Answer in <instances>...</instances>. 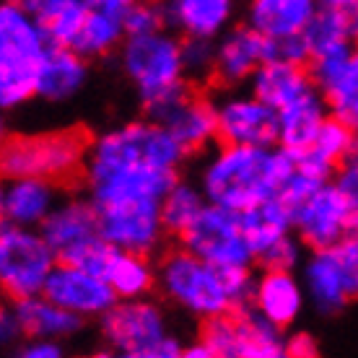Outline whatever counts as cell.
Here are the masks:
<instances>
[{"instance_id":"1","label":"cell","mask_w":358,"mask_h":358,"mask_svg":"<svg viewBox=\"0 0 358 358\" xmlns=\"http://www.w3.org/2000/svg\"><path fill=\"white\" fill-rule=\"evenodd\" d=\"M185 159L187 151L162 122L153 117L130 120L91 138L83 192L96 213L162 206Z\"/></svg>"},{"instance_id":"2","label":"cell","mask_w":358,"mask_h":358,"mask_svg":"<svg viewBox=\"0 0 358 358\" xmlns=\"http://www.w3.org/2000/svg\"><path fill=\"white\" fill-rule=\"evenodd\" d=\"M296 169V156L280 145L221 143L203 164L200 189L208 203L242 213L262 200L278 197Z\"/></svg>"},{"instance_id":"3","label":"cell","mask_w":358,"mask_h":358,"mask_svg":"<svg viewBox=\"0 0 358 358\" xmlns=\"http://www.w3.org/2000/svg\"><path fill=\"white\" fill-rule=\"evenodd\" d=\"M120 68L148 117L189 91L182 60V36L171 29L127 34L120 47Z\"/></svg>"},{"instance_id":"4","label":"cell","mask_w":358,"mask_h":358,"mask_svg":"<svg viewBox=\"0 0 358 358\" xmlns=\"http://www.w3.org/2000/svg\"><path fill=\"white\" fill-rule=\"evenodd\" d=\"M50 36L16 0L0 6V107L18 109L36 99V73Z\"/></svg>"},{"instance_id":"5","label":"cell","mask_w":358,"mask_h":358,"mask_svg":"<svg viewBox=\"0 0 358 358\" xmlns=\"http://www.w3.org/2000/svg\"><path fill=\"white\" fill-rule=\"evenodd\" d=\"M156 273L164 299L200 322L234 312L226 270L197 257L195 252L185 250L182 244L164 255L156 265Z\"/></svg>"},{"instance_id":"6","label":"cell","mask_w":358,"mask_h":358,"mask_svg":"<svg viewBox=\"0 0 358 358\" xmlns=\"http://www.w3.org/2000/svg\"><path fill=\"white\" fill-rule=\"evenodd\" d=\"M91 138L78 127L47 130L31 135H10L3 143V174L8 177H42L57 185L83 174Z\"/></svg>"},{"instance_id":"7","label":"cell","mask_w":358,"mask_h":358,"mask_svg":"<svg viewBox=\"0 0 358 358\" xmlns=\"http://www.w3.org/2000/svg\"><path fill=\"white\" fill-rule=\"evenodd\" d=\"M57 252L45 234L29 226L3 224L0 229V286L10 301L45 291L47 278L57 265Z\"/></svg>"},{"instance_id":"8","label":"cell","mask_w":358,"mask_h":358,"mask_svg":"<svg viewBox=\"0 0 358 358\" xmlns=\"http://www.w3.org/2000/svg\"><path fill=\"white\" fill-rule=\"evenodd\" d=\"M99 335L109 356L156 358V350L169 335L162 304L143 299H117L115 306L96 320Z\"/></svg>"},{"instance_id":"9","label":"cell","mask_w":358,"mask_h":358,"mask_svg":"<svg viewBox=\"0 0 358 358\" xmlns=\"http://www.w3.org/2000/svg\"><path fill=\"white\" fill-rule=\"evenodd\" d=\"M185 250L195 252L206 262H213L218 268H234V265H255V252L244 239L239 215L229 208L208 203L203 213L189 224L187 231L177 236Z\"/></svg>"},{"instance_id":"10","label":"cell","mask_w":358,"mask_h":358,"mask_svg":"<svg viewBox=\"0 0 358 358\" xmlns=\"http://www.w3.org/2000/svg\"><path fill=\"white\" fill-rule=\"evenodd\" d=\"M353 218V208L330 179L312 197H306L301 206L294 208V234L309 252L327 250L348 236Z\"/></svg>"},{"instance_id":"11","label":"cell","mask_w":358,"mask_h":358,"mask_svg":"<svg viewBox=\"0 0 358 358\" xmlns=\"http://www.w3.org/2000/svg\"><path fill=\"white\" fill-rule=\"evenodd\" d=\"M218 109V143L234 145H278L280 115L252 91L229 94L215 101Z\"/></svg>"},{"instance_id":"12","label":"cell","mask_w":358,"mask_h":358,"mask_svg":"<svg viewBox=\"0 0 358 358\" xmlns=\"http://www.w3.org/2000/svg\"><path fill=\"white\" fill-rule=\"evenodd\" d=\"M42 294L60 304L68 312L78 314L83 320H99L101 314L112 309L120 296L109 286L107 278L96 275L91 270L73 265V262H57L52 275L47 278Z\"/></svg>"},{"instance_id":"13","label":"cell","mask_w":358,"mask_h":358,"mask_svg":"<svg viewBox=\"0 0 358 358\" xmlns=\"http://www.w3.org/2000/svg\"><path fill=\"white\" fill-rule=\"evenodd\" d=\"M273 57V39L252 24H236L215 39L213 81L224 89H239L252 81L262 63Z\"/></svg>"},{"instance_id":"14","label":"cell","mask_w":358,"mask_h":358,"mask_svg":"<svg viewBox=\"0 0 358 358\" xmlns=\"http://www.w3.org/2000/svg\"><path fill=\"white\" fill-rule=\"evenodd\" d=\"M156 122H162L169 130L177 143L189 153H203L213 143H218V109L215 101L195 94L189 89L166 107L153 115Z\"/></svg>"},{"instance_id":"15","label":"cell","mask_w":358,"mask_h":358,"mask_svg":"<svg viewBox=\"0 0 358 358\" xmlns=\"http://www.w3.org/2000/svg\"><path fill=\"white\" fill-rule=\"evenodd\" d=\"M39 231L45 234L57 260L73 262V257L89 247L99 234V215L89 195H63L55 210L45 218V224L39 226Z\"/></svg>"},{"instance_id":"16","label":"cell","mask_w":358,"mask_h":358,"mask_svg":"<svg viewBox=\"0 0 358 358\" xmlns=\"http://www.w3.org/2000/svg\"><path fill=\"white\" fill-rule=\"evenodd\" d=\"M317 89L327 99L330 115L358 133V60L356 50L341 55L312 57L309 63Z\"/></svg>"},{"instance_id":"17","label":"cell","mask_w":358,"mask_h":358,"mask_svg":"<svg viewBox=\"0 0 358 358\" xmlns=\"http://www.w3.org/2000/svg\"><path fill=\"white\" fill-rule=\"evenodd\" d=\"M63 189L52 179L42 177H8L0 192L3 224L39 229L45 218L60 203Z\"/></svg>"},{"instance_id":"18","label":"cell","mask_w":358,"mask_h":358,"mask_svg":"<svg viewBox=\"0 0 358 358\" xmlns=\"http://www.w3.org/2000/svg\"><path fill=\"white\" fill-rule=\"evenodd\" d=\"M166 29L179 36H218L229 31L239 0H162Z\"/></svg>"},{"instance_id":"19","label":"cell","mask_w":358,"mask_h":358,"mask_svg":"<svg viewBox=\"0 0 358 358\" xmlns=\"http://www.w3.org/2000/svg\"><path fill=\"white\" fill-rule=\"evenodd\" d=\"M86 81L89 60L68 45H50L36 73V99L50 104H65L81 94Z\"/></svg>"},{"instance_id":"20","label":"cell","mask_w":358,"mask_h":358,"mask_svg":"<svg viewBox=\"0 0 358 358\" xmlns=\"http://www.w3.org/2000/svg\"><path fill=\"white\" fill-rule=\"evenodd\" d=\"M304 291L306 288H301V280L294 275V270L262 268V273L257 275L252 306L265 314L270 322L288 330L291 324H296L304 309Z\"/></svg>"},{"instance_id":"21","label":"cell","mask_w":358,"mask_h":358,"mask_svg":"<svg viewBox=\"0 0 358 358\" xmlns=\"http://www.w3.org/2000/svg\"><path fill=\"white\" fill-rule=\"evenodd\" d=\"M10 309L21 324L24 338H55V341H71L83 330V317L68 312L60 304L50 301L45 294L27 296L10 301Z\"/></svg>"},{"instance_id":"22","label":"cell","mask_w":358,"mask_h":358,"mask_svg":"<svg viewBox=\"0 0 358 358\" xmlns=\"http://www.w3.org/2000/svg\"><path fill=\"white\" fill-rule=\"evenodd\" d=\"M278 115H280V141H278V145L296 156V153L312 148L317 133L322 130L324 120L330 117V107H327V99H324L322 91L314 86L312 91H306L304 96H299L283 109H278Z\"/></svg>"},{"instance_id":"23","label":"cell","mask_w":358,"mask_h":358,"mask_svg":"<svg viewBox=\"0 0 358 358\" xmlns=\"http://www.w3.org/2000/svg\"><path fill=\"white\" fill-rule=\"evenodd\" d=\"M255 96H260L265 104L273 109H283L286 104L304 96L306 91H312L317 83L312 78L309 65H296L270 57L268 63H262L257 73L247 83Z\"/></svg>"},{"instance_id":"24","label":"cell","mask_w":358,"mask_h":358,"mask_svg":"<svg viewBox=\"0 0 358 358\" xmlns=\"http://www.w3.org/2000/svg\"><path fill=\"white\" fill-rule=\"evenodd\" d=\"M304 288L317 312L335 314L353 301L332 247L314 250L304 262Z\"/></svg>"},{"instance_id":"25","label":"cell","mask_w":358,"mask_h":358,"mask_svg":"<svg viewBox=\"0 0 358 358\" xmlns=\"http://www.w3.org/2000/svg\"><path fill=\"white\" fill-rule=\"evenodd\" d=\"M322 3L320 0H247V24L268 36L304 31Z\"/></svg>"},{"instance_id":"26","label":"cell","mask_w":358,"mask_h":358,"mask_svg":"<svg viewBox=\"0 0 358 358\" xmlns=\"http://www.w3.org/2000/svg\"><path fill=\"white\" fill-rule=\"evenodd\" d=\"M236 215H239V224H242L244 239L250 244V250L255 252V260L268 247H273L278 239L294 234V210L280 197L262 200V203L247 208Z\"/></svg>"},{"instance_id":"27","label":"cell","mask_w":358,"mask_h":358,"mask_svg":"<svg viewBox=\"0 0 358 358\" xmlns=\"http://www.w3.org/2000/svg\"><path fill=\"white\" fill-rule=\"evenodd\" d=\"M236 320V358H283L288 335L283 327L270 322L255 306L234 312Z\"/></svg>"},{"instance_id":"28","label":"cell","mask_w":358,"mask_h":358,"mask_svg":"<svg viewBox=\"0 0 358 358\" xmlns=\"http://www.w3.org/2000/svg\"><path fill=\"white\" fill-rule=\"evenodd\" d=\"M148 257L151 255L127 252L115 247L101 278H107L109 286L115 288V294L120 299H143V296H151L153 288H159V273H156V265Z\"/></svg>"},{"instance_id":"29","label":"cell","mask_w":358,"mask_h":358,"mask_svg":"<svg viewBox=\"0 0 358 358\" xmlns=\"http://www.w3.org/2000/svg\"><path fill=\"white\" fill-rule=\"evenodd\" d=\"M16 3L42 24L52 45L71 47L89 13V0H16Z\"/></svg>"},{"instance_id":"30","label":"cell","mask_w":358,"mask_h":358,"mask_svg":"<svg viewBox=\"0 0 358 358\" xmlns=\"http://www.w3.org/2000/svg\"><path fill=\"white\" fill-rule=\"evenodd\" d=\"M125 36V18L89 6L86 21H83L81 31H78V36H76V42L71 47L78 55H83L86 60H101V57L112 55L115 50H120Z\"/></svg>"},{"instance_id":"31","label":"cell","mask_w":358,"mask_h":358,"mask_svg":"<svg viewBox=\"0 0 358 358\" xmlns=\"http://www.w3.org/2000/svg\"><path fill=\"white\" fill-rule=\"evenodd\" d=\"M304 36L309 42L312 57H324V55H341L356 50V36L350 31L348 13L341 8L320 6L312 21L306 24Z\"/></svg>"},{"instance_id":"32","label":"cell","mask_w":358,"mask_h":358,"mask_svg":"<svg viewBox=\"0 0 358 358\" xmlns=\"http://www.w3.org/2000/svg\"><path fill=\"white\" fill-rule=\"evenodd\" d=\"M206 206H208V197L200 189V185L177 179L162 200V218L169 236H179L182 231H187L189 224L203 213Z\"/></svg>"},{"instance_id":"33","label":"cell","mask_w":358,"mask_h":358,"mask_svg":"<svg viewBox=\"0 0 358 358\" xmlns=\"http://www.w3.org/2000/svg\"><path fill=\"white\" fill-rule=\"evenodd\" d=\"M353 141H356V130H350L343 120L330 115L327 120H324L322 130H320L317 138H314L312 148H306V151L335 169L338 164L348 159L350 148H353Z\"/></svg>"},{"instance_id":"34","label":"cell","mask_w":358,"mask_h":358,"mask_svg":"<svg viewBox=\"0 0 358 358\" xmlns=\"http://www.w3.org/2000/svg\"><path fill=\"white\" fill-rule=\"evenodd\" d=\"M182 60L185 73L192 83L213 78L215 71V39L208 36H182Z\"/></svg>"},{"instance_id":"35","label":"cell","mask_w":358,"mask_h":358,"mask_svg":"<svg viewBox=\"0 0 358 358\" xmlns=\"http://www.w3.org/2000/svg\"><path fill=\"white\" fill-rule=\"evenodd\" d=\"M200 338L210 345L215 358H236V320H234V312L203 320Z\"/></svg>"},{"instance_id":"36","label":"cell","mask_w":358,"mask_h":358,"mask_svg":"<svg viewBox=\"0 0 358 358\" xmlns=\"http://www.w3.org/2000/svg\"><path fill=\"white\" fill-rule=\"evenodd\" d=\"M304 242L296 236V234H288L283 239H278L273 247L262 252L257 257V265L260 268H273V270H296L301 265V257H304Z\"/></svg>"},{"instance_id":"37","label":"cell","mask_w":358,"mask_h":358,"mask_svg":"<svg viewBox=\"0 0 358 358\" xmlns=\"http://www.w3.org/2000/svg\"><path fill=\"white\" fill-rule=\"evenodd\" d=\"M324 182H330V179H322V177H317V174H312V171H306L301 169L299 164H296V169L294 174L286 179V185L280 187V192H278V197L286 203L291 210H294L296 206H301L306 197H312L317 189L322 187Z\"/></svg>"},{"instance_id":"38","label":"cell","mask_w":358,"mask_h":358,"mask_svg":"<svg viewBox=\"0 0 358 358\" xmlns=\"http://www.w3.org/2000/svg\"><path fill=\"white\" fill-rule=\"evenodd\" d=\"M125 29L127 34H151V31L166 29L162 0H138L133 10L127 13Z\"/></svg>"},{"instance_id":"39","label":"cell","mask_w":358,"mask_h":358,"mask_svg":"<svg viewBox=\"0 0 358 358\" xmlns=\"http://www.w3.org/2000/svg\"><path fill=\"white\" fill-rule=\"evenodd\" d=\"M270 39H273V36H270ZM273 57L286 60V63H296V65L312 63V50H309V42H306L304 31L275 36V39H273Z\"/></svg>"},{"instance_id":"40","label":"cell","mask_w":358,"mask_h":358,"mask_svg":"<svg viewBox=\"0 0 358 358\" xmlns=\"http://www.w3.org/2000/svg\"><path fill=\"white\" fill-rule=\"evenodd\" d=\"M335 257H338V265H341L343 275H345V283H348V291L353 299H358V239L353 234H348L343 242H338L332 247Z\"/></svg>"},{"instance_id":"41","label":"cell","mask_w":358,"mask_h":358,"mask_svg":"<svg viewBox=\"0 0 358 358\" xmlns=\"http://www.w3.org/2000/svg\"><path fill=\"white\" fill-rule=\"evenodd\" d=\"M332 185L341 189L343 197L348 200V206L353 208V213L358 215V159L356 156H348L345 162H341L335 166Z\"/></svg>"},{"instance_id":"42","label":"cell","mask_w":358,"mask_h":358,"mask_svg":"<svg viewBox=\"0 0 358 358\" xmlns=\"http://www.w3.org/2000/svg\"><path fill=\"white\" fill-rule=\"evenodd\" d=\"M63 341L55 338H24L16 348V356L21 358H63Z\"/></svg>"},{"instance_id":"43","label":"cell","mask_w":358,"mask_h":358,"mask_svg":"<svg viewBox=\"0 0 358 358\" xmlns=\"http://www.w3.org/2000/svg\"><path fill=\"white\" fill-rule=\"evenodd\" d=\"M320 353V345L309 332H291L286 343V358H314Z\"/></svg>"},{"instance_id":"44","label":"cell","mask_w":358,"mask_h":358,"mask_svg":"<svg viewBox=\"0 0 358 358\" xmlns=\"http://www.w3.org/2000/svg\"><path fill=\"white\" fill-rule=\"evenodd\" d=\"M24 341V335H21V324H18L16 314L10 309V304L3 309L0 314V343L3 345H18V343Z\"/></svg>"},{"instance_id":"45","label":"cell","mask_w":358,"mask_h":358,"mask_svg":"<svg viewBox=\"0 0 358 358\" xmlns=\"http://www.w3.org/2000/svg\"><path fill=\"white\" fill-rule=\"evenodd\" d=\"M135 3H138V0H89V6L107 10V13H115V16H120V18H127V13L133 10Z\"/></svg>"},{"instance_id":"46","label":"cell","mask_w":358,"mask_h":358,"mask_svg":"<svg viewBox=\"0 0 358 358\" xmlns=\"http://www.w3.org/2000/svg\"><path fill=\"white\" fill-rule=\"evenodd\" d=\"M182 358H215L213 350H210V345H208L203 338H197L195 343H187L185 345V356Z\"/></svg>"},{"instance_id":"47","label":"cell","mask_w":358,"mask_h":358,"mask_svg":"<svg viewBox=\"0 0 358 358\" xmlns=\"http://www.w3.org/2000/svg\"><path fill=\"white\" fill-rule=\"evenodd\" d=\"M322 6H330V8H341V10H350L353 6H358V0H320Z\"/></svg>"},{"instance_id":"48","label":"cell","mask_w":358,"mask_h":358,"mask_svg":"<svg viewBox=\"0 0 358 358\" xmlns=\"http://www.w3.org/2000/svg\"><path fill=\"white\" fill-rule=\"evenodd\" d=\"M348 13V24H350V31H353V36H356L358 42V6H353L350 10H345Z\"/></svg>"},{"instance_id":"49","label":"cell","mask_w":358,"mask_h":358,"mask_svg":"<svg viewBox=\"0 0 358 358\" xmlns=\"http://www.w3.org/2000/svg\"><path fill=\"white\" fill-rule=\"evenodd\" d=\"M350 234H353V236L358 239V215L353 218V229H350Z\"/></svg>"},{"instance_id":"50","label":"cell","mask_w":358,"mask_h":358,"mask_svg":"<svg viewBox=\"0 0 358 358\" xmlns=\"http://www.w3.org/2000/svg\"><path fill=\"white\" fill-rule=\"evenodd\" d=\"M356 60H358V42H356Z\"/></svg>"}]
</instances>
